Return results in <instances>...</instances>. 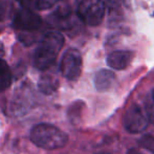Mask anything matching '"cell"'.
I'll return each mask as SVG.
<instances>
[{
    "instance_id": "9",
    "label": "cell",
    "mask_w": 154,
    "mask_h": 154,
    "mask_svg": "<svg viewBox=\"0 0 154 154\" xmlns=\"http://www.w3.org/2000/svg\"><path fill=\"white\" fill-rule=\"evenodd\" d=\"M116 81V75L111 70L101 69L94 75V86L97 91L108 90Z\"/></svg>"
},
{
    "instance_id": "14",
    "label": "cell",
    "mask_w": 154,
    "mask_h": 154,
    "mask_svg": "<svg viewBox=\"0 0 154 154\" xmlns=\"http://www.w3.org/2000/svg\"><path fill=\"white\" fill-rule=\"evenodd\" d=\"M152 97H153V103H154V89H153V92H152Z\"/></svg>"
},
{
    "instance_id": "8",
    "label": "cell",
    "mask_w": 154,
    "mask_h": 154,
    "mask_svg": "<svg viewBox=\"0 0 154 154\" xmlns=\"http://www.w3.org/2000/svg\"><path fill=\"white\" fill-rule=\"evenodd\" d=\"M133 54L129 51H116L107 57V64L110 68L122 70L131 63Z\"/></svg>"
},
{
    "instance_id": "7",
    "label": "cell",
    "mask_w": 154,
    "mask_h": 154,
    "mask_svg": "<svg viewBox=\"0 0 154 154\" xmlns=\"http://www.w3.org/2000/svg\"><path fill=\"white\" fill-rule=\"evenodd\" d=\"M51 25L54 27H58L61 29H67L71 27L73 23V19L71 16L70 8H60L56 11L54 14H51L48 18Z\"/></svg>"
},
{
    "instance_id": "6",
    "label": "cell",
    "mask_w": 154,
    "mask_h": 154,
    "mask_svg": "<svg viewBox=\"0 0 154 154\" xmlns=\"http://www.w3.org/2000/svg\"><path fill=\"white\" fill-rule=\"evenodd\" d=\"M19 8H16L14 15V25L16 29L21 31L32 32L36 31L42 24L40 16L29 10L26 5L19 2Z\"/></svg>"
},
{
    "instance_id": "3",
    "label": "cell",
    "mask_w": 154,
    "mask_h": 154,
    "mask_svg": "<svg viewBox=\"0 0 154 154\" xmlns=\"http://www.w3.org/2000/svg\"><path fill=\"white\" fill-rule=\"evenodd\" d=\"M77 14L85 24L97 26L103 21L105 4L102 0H77Z\"/></svg>"
},
{
    "instance_id": "11",
    "label": "cell",
    "mask_w": 154,
    "mask_h": 154,
    "mask_svg": "<svg viewBox=\"0 0 154 154\" xmlns=\"http://www.w3.org/2000/svg\"><path fill=\"white\" fill-rule=\"evenodd\" d=\"M12 83V72L8 63L0 59V91L8 89Z\"/></svg>"
},
{
    "instance_id": "13",
    "label": "cell",
    "mask_w": 154,
    "mask_h": 154,
    "mask_svg": "<svg viewBox=\"0 0 154 154\" xmlns=\"http://www.w3.org/2000/svg\"><path fill=\"white\" fill-rule=\"evenodd\" d=\"M121 1H122V0H106L107 4L109 6H111V8H116V6H119L121 4Z\"/></svg>"
},
{
    "instance_id": "12",
    "label": "cell",
    "mask_w": 154,
    "mask_h": 154,
    "mask_svg": "<svg viewBox=\"0 0 154 154\" xmlns=\"http://www.w3.org/2000/svg\"><path fill=\"white\" fill-rule=\"evenodd\" d=\"M35 8L40 11H45L53 8L56 4L57 0H27Z\"/></svg>"
},
{
    "instance_id": "5",
    "label": "cell",
    "mask_w": 154,
    "mask_h": 154,
    "mask_svg": "<svg viewBox=\"0 0 154 154\" xmlns=\"http://www.w3.org/2000/svg\"><path fill=\"white\" fill-rule=\"evenodd\" d=\"M60 70L67 80L75 81L79 79L82 72V57L80 51L75 48L67 49L62 57Z\"/></svg>"
},
{
    "instance_id": "2",
    "label": "cell",
    "mask_w": 154,
    "mask_h": 154,
    "mask_svg": "<svg viewBox=\"0 0 154 154\" xmlns=\"http://www.w3.org/2000/svg\"><path fill=\"white\" fill-rule=\"evenodd\" d=\"M31 140L40 148L56 150L63 148L67 144L68 136L56 126L49 124H39L32 129Z\"/></svg>"
},
{
    "instance_id": "1",
    "label": "cell",
    "mask_w": 154,
    "mask_h": 154,
    "mask_svg": "<svg viewBox=\"0 0 154 154\" xmlns=\"http://www.w3.org/2000/svg\"><path fill=\"white\" fill-rule=\"evenodd\" d=\"M64 44V37L61 32L51 31L42 37L35 51L34 63L39 70L49 68L57 59L59 51Z\"/></svg>"
},
{
    "instance_id": "10",
    "label": "cell",
    "mask_w": 154,
    "mask_h": 154,
    "mask_svg": "<svg viewBox=\"0 0 154 154\" xmlns=\"http://www.w3.org/2000/svg\"><path fill=\"white\" fill-rule=\"evenodd\" d=\"M39 89L44 94H51L59 87V81L53 75H43L39 80Z\"/></svg>"
},
{
    "instance_id": "4",
    "label": "cell",
    "mask_w": 154,
    "mask_h": 154,
    "mask_svg": "<svg viewBox=\"0 0 154 154\" xmlns=\"http://www.w3.org/2000/svg\"><path fill=\"white\" fill-rule=\"evenodd\" d=\"M148 113L144 111L140 106L132 105L126 110L123 116V125L126 131L129 133H140L147 129L149 125Z\"/></svg>"
},
{
    "instance_id": "15",
    "label": "cell",
    "mask_w": 154,
    "mask_h": 154,
    "mask_svg": "<svg viewBox=\"0 0 154 154\" xmlns=\"http://www.w3.org/2000/svg\"><path fill=\"white\" fill-rule=\"evenodd\" d=\"M95 154H109V153H95Z\"/></svg>"
}]
</instances>
